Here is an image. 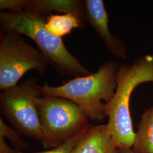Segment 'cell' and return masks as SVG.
<instances>
[{"label":"cell","instance_id":"6da1fadb","mask_svg":"<svg viewBox=\"0 0 153 153\" xmlns=\"http://www.w3.org/2000/svg\"><path fill=\"white\" fill-rule=\"evenodd\" d=\"M116 88L112 98L105 104L108 131L118 149L131 148L135 135L131 119V95L140 85L153 82V55L140 56L131 64L119 66Z\"/></svg>","mask_w":153,"mask_h":153},{"label":"cell","instance_id":"7a4b0ae2","mask_svg":"<svg viewBox=\"0 0 153 153\" xmlns=\"http://www.w3.org/2000/svg\"><path fill=\"white\" fill-rule=\"evenodd\" d=\"M47 16L30 10L15 13L1 11V31L13 32L33 40L49 65L62 76L79 77L91 74L92 72L66 48L62 38L48 31L45 27Z\"/></svg>","mask_w":153,"mask_h":153},{"label":"cell","instance_id":"3957f363","mask_svg":"<svg viewBox=\"0 0 153 153\" xmlns=\"http://www.w3.org/2000/svg\"><path fill=\"white\" fill-rule=\"evenodd\" d=\"M119 65L106 61L95 73L75 77L58 86L46 83L39 85L43 97H59L69 99L84 109L89 119L102 122L105 118V104L112 98L116 88V74Z\"/></svg>","mask_w":153,"mask_h":153},{"label":"cell","instance_id":"277c9868","mask_svg":"<svg viewBox=\"0 0 153 153\" xmlns=\"http://www.w3.org/2000/svg\"><path fill=\"white\" fill-rule=\"evenodd\" d=\"M45 148H56L89 124L86 111L71 100L59 97H43L37 102Z\"/></svg>","mask_w":153,"mask_h":153},{"label":"cell","instance_id":"5b68a950","mask_svg":"<svg viewBox=\"0 0 153 153\" xmlns=\"http://www.w3.org/2000/svg\"><path fill=\"white\" fill-rule=\"evenodd\" d=\"M49 65L43 55L18 33L2 31L0 35V90L13 88L28 71L44 76Z\"/></svg>","mask_w":153,"mask_h":153},{"label":"cell","instance_id":"8992f818","mask_svg":"<svg viewBox=\"0 0 153 153\" xmlns=\"http://www.w3.org/2000/svg\"><path fill=\"white\" fill-rule=\"evenodd\" d=\"M42 97L36 78H28L0 94V110L14 129L41 142L42 131L37 109Z\"/></svg>","mask_w":153,"mask_h":153},{"label":"cell","instance_id":"52a82bcc","mask_svg":"<svg viewBox=\"0 0 153 153\" xmlns=\"http://www.w3.org/2000/svg\"><path fill=\"white\" fill-rule=\"evenodd\" d=\"M86 22L103 40L107 49L115 57L123 60L127 58V49L124 41L113 35L108 26V15L103 0H84Z\"/></svg>","mask_w":153,"mask_h":153},{"label":"cell","instance_id":"ba28073f","mask_svg":"<svg viewBox=\"0 0 153 153\" xmlns=\"http://www.w3.org/2000/svg\"><path fill=\"white\" fill-rule=\"evenodd\" d=\"M71 153H119L106 125L90 126Z\"/></svg>","mask_w":153,"mask_h":153},{"label":"cell","instance_id":"9c48e42d","mask_svg":"<svg viewBox=\"0 0 153 153\" xmlns=\"http://www.w3.org/2000/svg\"><path fill=\"white\" fill-rule=\"evenodd\" d=\"M27 10L38 11L47 16L50 14H52L53 11L62 12L64 14H73L81 16L86 20L83 1L28 0Z\"/></svg>","mask_w":153,"mask_h":153},{"label":"cell","instance_id":"30bf717a","mask_svg":"<svg viewBox=\"0 0 153 153\" xmlns=\"http://www.w3.org/2000/svg\"><path fill=\"white\" fill-rule=\"evenodd\" d=\"M131 149L135 153H153V106L143 112Z\"/></svg>","mask_w":153,"mask_h":153},{"label":"cell","instance_id":"8fae6325","mask_svg":"<svg viewBox=\"0 0 153 153\" xmlns=\"http://www.w3.org/2000/svg\"><path fill=\"white\" fill-rule=\"evenodd\" d=\"M86 25V20L77 15L50 14L47 16L45 27L51 34L62 38L70 34L75 28L83 30Z\"/></svg>","mask_w":153,"mask_h":153},{"label":"cell","instance_id":"7c38bea8","mask_svg":"<svg viewBox=\"0 0 153 153\" xmlns=\"http://www.w3.org/2000/svg\"><path fill=\"white\" fill-rule=\"evenodd\" d=\"M22 135L19 131L7 126L0 117V137L6 138L13 145L15 149L22 151L28 149L29 145L22 138Z\"/></svg>","mask_w":153,"mask_h":153},{"label":"cell","instance_id":"4fadbf2b","mask_svg":"<svg viewBox=\"0 0 153 153\" xmlns=\"http://www.w3.org/2000/svg\"><path fill=\"white\" fill-rule=\"evenodd\" d=\"M91 124H88L81 131L78 132L75 134L74 136L70 138L69 140L66 141L60 145L49 149L48 150L42 151V152H38L34 153H71L73 149L76 146L77 143L82 138V137L85 134L88 129L90 128ZM15 153H25L22 150L14 149Z\"/></svg>","mask_w":153,"mask_h":153},{"label":"cell","instance_id":"5bb4252c","mask_svg":"<svg viewBox=\"0 0 153 153\" xmlns=\"http://www.w3.org/2000/svg\"><path fill=\"white\" fill-rule=\"evenodd\" d=\"M0 9L13 13L26 10L28 0H1Z\"/></svg>","mask_w":153,"mask_h":153},{"label":"cell","instance_id":"9a60e30c","mask_svg":"<svg viewBox=\"0 0 153 153\" xmlns=\"http://www.w3.org/2000/svg\"><path fill=\"white\" fill-rule=\"evenodd\" d=\"M0 153H15V150L10 148L2 137H0Z\"/></svg>","mask_w":153,"mask_h":153},{"label":"cell","instance_id":"2e32d148","mask_svg":"<svg viewBox=\"0 0 153 153\" xmlns=\"http://www.w3.org/2000/svg\"><path fill=\"white\" fill-rule=\"evenodd\" d=\"M119 153H135L131 148L119 149Z\"/></svg>","mask_w":153,"mask_h":153},{"label":"cell","instance_id":"e0dca14e","mask_svg":"<svg viewBox=\"0 0 153 153\" xmlns=\"http://www.w3.org/2000/svg\"></svg>","mask_w":153,"mask_h":153}]
</instances>
